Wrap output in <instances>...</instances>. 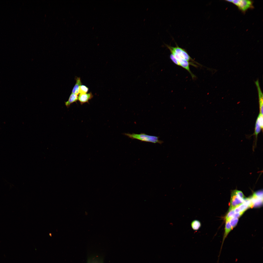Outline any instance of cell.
Segmentation results:
<instances>
[{
  "mask_svg": "<svg viewBox=\"0 0 263 263\" xmlns=\"http://www.w3.org/2000/svg\"><path fill=\"white\" fill-rule=\"evenodd\" d=\"M124 134L132 139H136L142 141L158 143L160 144L163 142V141L159 140V137L149 135L143 133L140 134L125 133Z\"/></svg>",
  "mask_w": 263,
  "mask_h": 263,
  "instance_id": "cell-1",
  "label": "cell"
},
{
  "mask_svg": "<svg viewBox=\"0 0 263 263\" xmlns=\"http://www.w3.org/2000/svg\"><path fill=\"white\" fill-rule=\"evenodd\" d=\"M245 199L241 191L236 190L233 191L231 193L229 210L234 209L243 203Z\"/></svg>",
  "mask_w": 263,
  "mask_h": 263,
  "instance_id": "cell-2",
  "label": "cell"
},
{
  "mask_svg": "<svg viewBox=\"0 0 263 263\" xmlns=\"http://www.w3.org/2000/svg\"><path fill=\"white\" fill-rule=\"evenodd\" d=\"M226 1L233 3L243 12H245L248 9L253 8V2L250 0H232Z\"/></svg>",
  "mask_w": 263,
  "mask_h": 263,
  "instance_id": "cell-3",
  "label": "cell"
},
{
  "mask_svg": "<svg viewBox=\"0 0 263 263\" xmlns=\"http://www.w3.org/2000/svg\"><path fill=\"white\" fill-rule=\"evenodd\" d=\"M170 50L172 54L175 56V58L178 60L180 63V66L187 70L193 79L195 77V76L191 72L189 68V65L190 64L192 65L193 66H195L194 64L190 63H189L188 61L183 58L181 57L177 54L173 50L169 47H167Z\"/></svg>",
  "mask_w": 263,
  "mask_h": 263,
  "instance_id": "cell-4",
  "label": "cell"
},
{
  "mask_svg": "<svg viewBox=\"0 0 263 263\" xmlns=\"http://www.w3.org/2000/svg\"><path fill=\"white\" fill-rule=\"evenodd\" d=\"M165 45L167 47H169L172 49L177 54L187 61L194 62L196 64H198L192 59L185 49L179 47L177 45L175 47L166 44H165Z\"/></svg>",
  "mask_w": 263,
  "mask_h": 263,
  "instance_id": "cell-5",
  "label": "cell"
},
{
  "mask_svg": "<svg viewBox=\"0 0 263 263\" xmlns=\"http://www.w3.org/2000/svg\"><path fill=\"white\" fill-rule=\"evenodd\" d=\"M78 96V100L81 104L88 103L89 100L92 98L93 95L91 92L88 93L79 94Z\"/></svg>",
  "mask_w": 263,
  "mask_h": 263,
  "instance_id": "cell-6",
  "label": "cell"
},
{
  "mask_svg": "<svg viewBox=\"0 0 263 263\" xmlns=\"http://www.w3.org/2000/svg\"><path fill=\"white\" fill-rule=\"evenodd\" d=\"M255 84L257 87L258 90L259 101V107L260 110V113L263 115V93L261 89L260 86L259 81L257 80L255 82Z\"/></svg>",
  "mask_w": 263,
  "mask_h": 263,
  "instance_id": "cell-7",
  "label": "cell"
},
{
  "mask_svg": "<svg viewBox=\"0 0 263 263\" xmlns=\"http://www.w3.org/2000/svg\"><path fill=\"white\" fill-rule=\"evenodd\" d=\"M78 95L72 93L71 94L68 100L65 102V105L67 108H68L72 103L77 102L78 100Z\"/></svg>",
  "mask_w": 263,
  "mask_h": 263,
  "instance_id": "cell-8",
  "label": "cell"
},
{
  "mask_svg": "<svg viewBox=\"0 0 263 263\" xmlns=\"http://www.w3.org/2000/svg\"><path fill=\"white\" fill-rule=\"evenodd\" d=\"M75 80L76 83L72 89V93L78 95L79 94V87L82 84L80 77H77L75 78Z\"/></svg>",
  "mask_w": 263,
  "mask_h": 263,
  "instance_id": "cell-9",
  "label": "cell"
},
{
  "mask_svg": "<svg viewBox=\"0 0 263 263\" xmlns=\"http://www.w3.org/2000/svg\"><path fill=\"white\" fill-rule=\"evenodd\" d=\"M191 225L192 228L194 230H197L201 226V223L199 221L195 220L193 221L191 223Z\"/></svg>",
  "mask_w": 263,
  "mask_h": 263,
  "instance_id": "cell-10",
  "label": "cell"
},
{
  "mask_svg": "<svg viewBox=\"0 0 263 263\" xmlns=\"http://www.w3.org/2000/svg\"><path fill=\"white\" fill-rule=\"evenodd\" d=\"M238 221V218L235 217H232L229 220V221L232 229L237 225Z\"/></svg>",
  "mask_w": 263,
  "mask_h": 263,
  "instance_id": "cell-11",
  "label": "cell"
},
{
  "mask_svg": "<svg viewBox=\"0 0 263 263\" xmlns=\"http://www.w3.org/2000/svg\"><path fill=\"white\" fill-rule=\"evenodd\" d=\"M89 90L88 88L85 85H82L79 88V94L87 93Z\"/></svg>",
  "mask_w": 263,
  "mask_h": 263,
  "instance_id": "cell-12",
  "label": "cell"
},
{
  "mask_svg": "<svg viewBox=\"0 0 263 263\" xmlns=\"http://www.w3.org/2000/svg\"><path fill=\"white\" fill-rule=\"evenodd\" d=\"M256 122L259 124L261 129L262 130L263 126V115L260 113L257 119Z\"/></svg>",
  "mask_w": 263,
  "mask_h": 263,
  "instance_id": "cell-13",
  "label": "cell"
},
{
  "mask_svg": "<svg viewBox=\"0 0 263 263\" xmlns=\"http://www.w3.org/2000/svg\"><path fill=\"white\" fill-rule=\"evenodd\" d=\"M235 213L234 209L229 210L226 216V221H229Z\"/></svg>",
  "mask_w": 263,
  "mask_h": 263,
  "instance_id": "cell-14",
  "label": "cell"
},
{
  "mask_svg": "<svg viewBox=\"0 0 263 263\" xmlns=\"http://www.w3.org/2000/svg\"><path fill=\"white\" fill-rule=\"evenodd\" d=\"M261 129V128L258 122L256 121L255 127V133L256 137H257L258 134L260 132Z\"/></svg>",
  "mask_w": 263,
  "mask_h": 263,
  "instance_id": "cell-15",
  "label": "cell"
},
{
  "mask_svg": "<svg viewBox=\"0 0 263 263\" xmlns=\"http://www.w3.org/2000/svg\"><path fill=\"white\" fill-rule=\"evenodd\" d=\"M170 57V59L174 63L178 66H180V64L178 60L172 54H171Z\"/></svg>",
  "mask_w": 263,
  "mask_h": 263,
  "instance_id": "cell-16",
  "label": "cell"
}]
</instances>
